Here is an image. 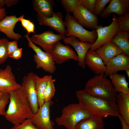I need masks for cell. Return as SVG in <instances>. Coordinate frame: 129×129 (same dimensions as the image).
Segmentation results:
<instances>
[{
  "instance_id": "obj_1",
  "label": "cell",
  "mask_w": 129,
  "mask_h": 129,
  "mask_svg": "<svg viewBox=\"0 0 129 129\" xmlns=\"http://www.w3.org/2000/svg\"><path fill=\"white\" fill-rule=\"evenodd\" d=\"M76 94L81 107L92 113L103 118L120 115L116 103L93 96L84 89L77 91Z\"/></svg>"
},
{
  "instance_id": "obj_2",
  "label": "cell",
  "mask_w": 129,
  "mask_h": 129,
  "mask_svg": "<svg viewBox=\"0 0 129 129\" xmlns=\"http://www.w3.org/2000/svg\"><path fill=\"white\" fill-rule=\"evenodd\" d=\"M9 94V105L4 116L6 119L14 125L31 119L34 114L21 88Z\"/></svg>"
},
{
  "instance_id": "obj_3",
  "label": "cell",
  "mask_w": 129,
  "mask_h": 129,
  "mask_svg": "<svg viewBox=\"0 0 129 129\" xmlns=\"http://www.w3.org/2000/svg\"><path fill=\"white\" fill-rule=\"evenodd\" d=\"M84 89L93 96L116 103L118 93L105 74L96 75L89 80Z\"/></svg>"
},
{
  "instance_id": "obj_4",
  "label": "cell",
  "mask_w": 129,
  "mask_h": 129,
  "mask_svg": "<svg viewBox=\"0 0 129 129\" xmlns=\"http://www.w3.org/2000/svg\"><path fill=\"white\" fill-rule=\"evenodd\" d=\"M96 116H99L83 109L78 103H72L63 109L61 115L55 121L58 125L63 126L67 129H75L76 125L81 120Z\"/></svg>"
},
{
  "instance_id": "obj_5",
  "label": "cell",
  "mask_w": 129,
  "mask_h": 129,
  "mask_svg": "<svg viewBox=\"0 0 129 129\" xmlns=\"http://www.w3.org/2000/svg\"><path fill=\"white\" fill-rule=\"evenodd\" d=\"M64 23L67 27L65 32L67 37L73 36L78 38L81 42L92 44L96 41L97 34L95 30L89 31L86 29L70 13L66 14Z\"/></svg>"
},
{
  "instance_id": "obj_6",
  "label": "cell",
  "mask_w": 129,
  "mask_h": 129,
  "mask_svg": "<svg viewBox=\"0 0 129 129\" xmlns=\"http://www.w3.org/2000/svg\"><path fill=\"white\" fill-rule=\"evenodd\" d=\"M24 37L28 42V46L36 53L34 55L33 59L36 64V68H42L47 72L53 74L56 70V68L55 62L51 53L43 51L39 47L32 43L30 40L28 34H26Z\"/></svg>"
},
{
  "instance_id": "obj_7",
  "label": "cell",
  "mask_w": 129,
  "mask_h": 129,
  "mask_svg": "<svg viewBox=\"0 0 129 129\" xmlns=\"http://www.w3.org/2000/svg\"><path fill=\"white\" fill-rule=\"evenodd\" d=\"M119 24L115 14L113 15L112 21L108 26L103 27L102 25L97 26L95 30L97 37L92 44L90 50L95 51L104 44L110 41L118 31Z\"/></svg>"
},
{
  "instance_id": "obj_8",
  "label": "cell",
  "mask_w": 129,
  "mask_h": 129,
  "mask_svg": "<svg viewBox=\"0 0 129 129\" xmlns=\"http://www.w3.org/2000/svg\"><path fill=\"white\" fill-rule=\"evenodd\" d=\"M36 75L32 72L28 73L23 77L21 85V88L34 114L37 113L39 108L36 89Z\"/></svg>"
},
{
  "instance_id": "obj_9",
  "label": "cell",
  "mask_w": 129,
  "mask_h": 129,
  "mask_svg": "<svg viewBox=\"0 0 129 129\" xmlns=\"http://www.w3.org/2000/svg\"><path fill=\"white\" fill-rule=\"evenodd\" d=\"M65 37V34H56L49 30L33 35L29 39L32 43L41 47L45 52L51 53L56 43Z\"/></svg>"
},
{
  "instance_id": "obj_10",
  "label": "cell",
  "mask_w": 129,
  "mask_h": 129,
  "mask_svg": "<svg viewBox=\"0 0 129 129\" xmlns=\"http://www.w3.org/2000/svg\"><path fill=\"white\" fill-rule=\"evenodd\" d=\"M54 103L52 100L45 102L31 119L38 129H55L54 123L50 118V107Z\"/></svg>"
},
{
  "instance_id": "obj_11",
  "label": "cell",
  "mask_w": 129,
  "mask_h": 129,
  "mask_svg": "<svg viewBox=\"0 0 129 129\" xmlns=\"http://www.w3.org/2000/svg\"><path fill=\"white\" fill-rule=\"evenodd\" d=\"M21 87L16 81L10 65H7L4 69H0V92L10 94Z\"/></svg>"
},
{
  "instance_id": "obj_12",
  "label": "cell",
  "mask_w": 129,
  "mask_h": 129,
  "mask_svg": "<svg viewBox=\"0 0 129 129\" xmlns=\"http://www.w3.org/2000/svg\"><path fill=\"white\" fill-rule=\"evenodd\" d=\"M72 13L73 17L83 27L96 29L98 22V16L81 5L79 6Z\"/></svg>"
},
{
  "instance_id": "obj_13",
  "label": "cell",
  "mask_w": 129,
  "mask_h": 129,
  "mask_svg": "<svg viewBox=\"0 0 129 129\" xmlns=\"http://www.w3.org/2000/svg\"><path fill=\"white\" fill-rule=\"evenodd\" d=\"M51 53L54 61L58 64L71 59L78 61L75 52L68 45H64L59 41L56 44Z\"/></svg>"
},
{
  "instance_id": "obj_14",
  "label": "cell",
  "mask_w": 129,
  "mask_h": 129,
  "mask_svg": "<svg viewBox=\"0 0 129 129\" xmlns=\"http://www.w3.org/2000/svg\"><path fill=\"white\" fill-rule=\"evenodd\" d=\"M63 40L65 44H70L75 48L78 58V65L80 67L84 68L86 65L84 62L85 56L92 43L79 41L73 36L65 37Z\"/></svg>"
},
{
  "instance_id": "obj_15",
  "label": "cell",
  "mask_w": 129,
  "mask_h": 129,
  "mask_svg": "<svg viewBox=\"0 0 129 129\" xmlns=\"http://www.w3.org/2000/svg\"><path fill=\"white\" fill-rule=\"evenodd\" d=\"M39 24L41 26L49 27L59 33L65 34V25L63 21V16L60 12H54L52 16L49 18L41 16L36 14Z\"/></svg>"
},
{
  "instance_id": "obj_16",
  "label": "cell",
  "mask_w": 129,
  "mask_h": 129,
  "mask_svg": "<svg viewBox=\"0 0 129 129\" xmlns=\"http://www.w3.org/2000/svg\"><path fill=\"white\" fill-rule=\"evenodd\" d=\"M24 17L23 15L19 17L14 15L6 16L0 21V32L5 34L10 39L19 40L22 38L21 35L15 33L13 30L16 23Z\"/></svg>"
},
{
  "instance_id": "obj_17",
  "label": "cell",
  "mask_w": 129,
  "mask_h": 129,
  "mask_svg": "<svg viewBox=\"0 0 129 129\" xmlns=\"http://www.w3.org/2000/svg\"><path fill=\"white\" fill-rule=\"evenodd\" d=\"M129 13V0H111L108 5L99 15L100 18H105L112 13L120 16Z\"/></svg>"
},
{
  "instance_id": "obj_18",
  "label": "cell",
  "mask_w": 129,
  "mask_h": 129,
  "mask_svg": "<svg viewBox=\"0 0 129 129\" xmlns=\"http://www.w3.org/2000/svg\"><path fill=\"white\" fill-rule=\"evenodd\" d=\"M105 74L108 76L120 70L129 69V56L123 52L113 58L105 65Z\"/></svg>"
},
{
  "instance_id": "obj_19",
  "label": "cell",
  "mask_w": 129,
  "mask_h": 129,
  "mask_svg": "<svg viewBox=\"0 0 129 129\" xmlns=\"http://www.w3.org/2000/svg\"><path fill=\"white\" fill-rule=\"evenodd\" d=\"M85 64L96 75L105 74L106 68L102 59L96 51L89 50L85 58Z\"/></svg>"
},
{
  "instance_id": "obj_20",
  "label": "cell",
  "mask_w": 129,
  "mask_h": 129,
  "mask_svg": "<svg viewBox=\"0 0 129 129\" xmlns=\"http://www.w3.org/2000/svg\"><path fill=\"white\" fill-rule=\"evenodd\" d=\"M95 51L100 56L105 65L110 60L123 52L118 46L111 41Z\"/></svg>"
},
{
  "instance_id": "obj_21",
  "label": "cell",
  "mask_w": 129,
  "mask_h": 129,
  "mask_svg": "<svg viewBox=\"0 0 129 129\" xmlns=\"http://www.w3.org/2000/svg\"><path fill=\"white\" fill-rule=\"evenodd\" d=\"M32 2L33 9L38 15L47 18L52 16L54 5V0H33Z\"/></svg>"
},
{
  "instance_id": "obj_22",
  "label": "cell",
  "mask_w": 129,
  "mask_h": 129,
  "mask_svg": "<svg viewBox=\"0 0 129 129\" xmlns=\"http://www.w3.org/2000/svg\"><path fill=\"white\" fill-rule=\"evenodd\" d=\"M103 118L96 116L83 119L76 124L75 129H104Z\"/></svg>"
},
{
  "instance_id": "obj_23",
  "label": "cell",
  "mask_w": 129,
  "mask_h": 129,
  "mask_svg": "<svg viewBox=\"0 0 129 129\" xmlns=\"http://www.w3.org/2000/svg\"><path fill=\"white\" fill-rule=\"evenodd\" d=\"M116 103L120 115L125 122L129 125V92L119 93Z\"/></svg>"
},
{
  "instance_id": "obj_24",
  "label": "cell",
  "mask_w": 129,
  "mask_h": 129,
  "mask_svg": "<svg viewBox=\"0 0 129 129\" xmlns=\"http://www.w3.org/2000/svg\"><path fill=\"white\" fill-rule=\"evenodd\" d=\"M109 77L113 87L117 93L129 92V83L125 74L118 73L110 75Z\"/></svg>"
},
{
  "instance_id": "obj_25",
  "label": "cell",
  "mask_w": 129,
  "mask_h": 129,
  "mask_svg": "<svg viewBox=\"0 0 129 129\" xmlns=\"http://www.w3.org/2000/svg\"><path fill=\"white\" fill-rule=\"evenodd\" d=\"M118 46L123 53L129 56V33L118 31L110 41Z\"/></svg>"
},
{
  "instance_id": "obj_26",
  "label": "cell",
  "mask_w": 129,
  "mask_h": 129,
  "mask_svg": "<svg viewBox=\"0 0 129 129\" xmlns=\"http://www.w3.org/2000/svg\"><path fill=\"white\" fill-rule=\"evenodd\" d=\"M50 75H45L40 77L37 75L35 77V87L39 108L44 103V93L46 88Z\"/></svg>"
},
{
  "instance_id": "obj_27",
  "label": "cell",
  "mask_w": 129,
  "mask_h": 129,
  "mask_svg": "<svg viewBox=\"0 0 129 129\" xmlns=\"http://www.w3.org/2000/svg\"><path fill=\"white\" fill-rule=\"evenodd\" d=\"M56 80L50 75L47 85L43 93V98L45 102L51 101L54 96L55 91L54 82Z\"/></svg>"
},
{
  "instance_id": "obj_28",
  "label": "cell",
  "mask_w": 129,
  "mask_h": 129,
  "mask_svg": "<svg viewBox=\"0 0 129 129\" xmlns=\"http://www.w3.org/2000/svg\"><path fill=\"white\" fill-rule=\"evenodd\" d=\"M61 4L67 13H73L80 5L81 0H61Z\"/></svg>"
},
{
  "instance_id": "obj_29",
  "label": "cell",
  "mask_w": 129,
  "mask_h": 129,
  "mask_svg": "<svg viewBox=\"0 0 129 129\" xmlns=\"http://www.w3.org/2000/svg\"><path fill=\"white\" fill-rule=\"evenodd\" d=\"M8 40L4 38L0 39V64L4 63L9 57L7 46Z\"/></svg>"
},
{
  "instance_id": "obj_30",
  "label": "cell",
  "mask_w": 129,
  "mask_h": 129,
  "mask_svg": "<svg viewBox=\"0 0 129 129\" xmlns=\"http://www.w3.org/2000/svg\"><path fill=\"white\" fill-rule=\"evenodd\" d=\"M119 24L118 31L129 32V13L117 17Z\"/></svg>"
},
{
  "instance_id": "obj_31",
  "label": "cell",
  "mask_w": 129,
  "mask_h": 129,
  "mask_svg": "<svg viewBox=\"0 0 129 129\" xmlns=\"http://www.w3.org/2000/svg\"><path fill=\"white\" fill-rule=\"evenodd\" d=\"M111 0H96L94 14L96 16L99 15L104 9L105 6Z\"/></svg>"
},
{
  "instance_id": "obj_32",
  "label": "cell",
  "mask_w": 129,
  "mask_h": 129,
  "mask_svg": "<svg viewBox=\"0 0 129 129\" xmlns=\"http://www.w3.org/2000/svg\"><path fill=\"white\" fill-rule=\"evenodd\" d=\"M10 129H38L33 124L31 119H27L19 124L14 125Z\"/></svg>"
},
{
  "instance_id": "obj_33",
  "label": "cell",
  "mask_w": 129,
  "mask_h": 129,
  "mask_svg": "<svg viewBox=\"0 0 129 129\" xmlns=\"http://www.w3.org/2000/svg\"><path fill=\"white\" fill-rule=\"evenodd\" d=\"M96 1V0H81V5L94 14Z\"/></svg>"
},
{
  "instance_id": "obj_34",
  "label": "cell",
  "mask_w": 129,
  "mask_h": 129,
  "mask_svg": "<svg viewBox=\"0 0 129 129\" xmlns=\"http://www.w3.org/2000/svg\"><path fill=\"white\" fill-rule=\"evenodd\" d=\"M9 99L10 94H7L3 98L0 100V115L5 116V108L9 102Z\"/></svg>"
},
{
  "instance_id": "obj_35",
  "label": "cell",
  "mask_w": 129,
  "mask_h": 129,
  "mask_svg": "<svg viewBox=\"0 0 129 129\" xmlns=\"http://www.w3.org/2000/svg\"><path fill=\"white\" fill-rule=\"evenodd\" d=\"M18 48L17 41H9L7 46V54L9 56Z\"/></svg>"
},
{
  "instance_id": "obj_36",
  "label": "cell",
  "mask_w": 129,
  "mask_h": 129,
  "mask_svg": "<svg viewBox=\"0 0 129 129\" xmlns=\"http://www.w3.org/2000/svg\"><path fill=\"white\" fill-rule=\"evenodd\" d=\"M22 48H18L12 54L9 55V57L16 59H19L22 57Z\"/></svg>"
},
{
  "instance_id": "obj_37",
  "label": "cell",
  "mask_w": 129,
  "mask_h": 129,
  "mask_svg": "<svg viewBox=\"0 0 129 129\" xmlns=\"http://www.w3.org/2000/svg\"><path fill=\"white\" fill-rule=\"evenodd\" d=\"M26 30L27 31L28 34L31 33H34L35 25L33 23L30 21Z\"/></svg>"
},
{
  "instance_id": "obj_38",
  "label": "cell",
  "mask_w": 129,
  "mask_h": 129,
  "mask_svg": "<svg viewBox=\"0 0 129 129\" xmlns=\"http://www.w3.org/2000/svg\"><path fill=\"white\" fill-rule=\"evenodd\" d=\"M19 1L18 0H5V5L7 7H10L13 5H16Z\"/></svg>"
},
{
  "instance_id": "obj_39",
  "label": "cell",
  "mask_w": 129,
  "mask_h": 129,
  "mask_svg": "<svg viewBox=\"0 0 129 129\" xmlns=\"http://www.w3.org/2000/svg\"><path fill=\"white\" fill-rule=\"evenodd\" d=\"M118 118L121 122L122 129H129V125L125 122L122 116L120 115Z\"/></svg>"
},
{
  "instance_id": "obj_40",
  "label": "cell",
  "mask_w": 129,
  "mask_h": 129,
  "mask_svg": "<svg viewBox=\"0 0 129 129\" xmlns=\"http://www.w3.org/2000/svg\"><path fill=\"white\" fill-rule=\"evenodd\" d=\"M22 26L26 29L28 24L30 21L29 20L26 19L24 18H22L20 21Z\"/></svg>"
},
{
  "instance_id": "obj_41",
  "label": "cell",
  "mask_w": 129,
  "mask_h": 129,
  "mask_svg": "<svg viewBox=\"0 0 129 129\" xmlns=\"http://www.w3.org/2000/svg\"><path fill=\"white\" fill-rule=\"evenodd\" d=\"M6 16V12L5 8L0 9V21L2 20Z\"/></svg>"
},
{
  "instance_id": "obj_42",
  "label": "cell",
  "mask_w": 129,
  "mask_h": 129,
  "mask_svg": "<svg viewBox=\"0 0 129 129\" xmlns=\"http://www.w3.org/2000/svg\"><path fill=\"white\" fill-rule=\"evenodd\" d=\"M5 5V0H0V9L2 8Z\"/></svg>"
},
{
  "instance_id": "obj_43",
  "label": "cell",
  "mask_w": 129,
  "mask_h": 129,
  "mask_svg": "<svg viewBox=\"0 0 129 129\" xmlns=\"http://www.w3.org/2000/svg\"><path fill=\"white\" fill-rule=\"evenodd\" d=\"M7 94L0 92V100L3 98Z\"/></svg>"
},
{
  "instance_id": "obj_44",
  "label": "cell",
  "mask_w": 129,
  "mask_h": 129,
  "mask_svg": "<svg viewBox=\"0 0 129 129\" xmlns=\"http://www.w3.org/2000/svg\"><path fill=\"white\" fill-rule=\"evenodd\" d=\"M126 73L128 78H129V69H128L125 70Z\"/></svg>"
}]
</instances>
